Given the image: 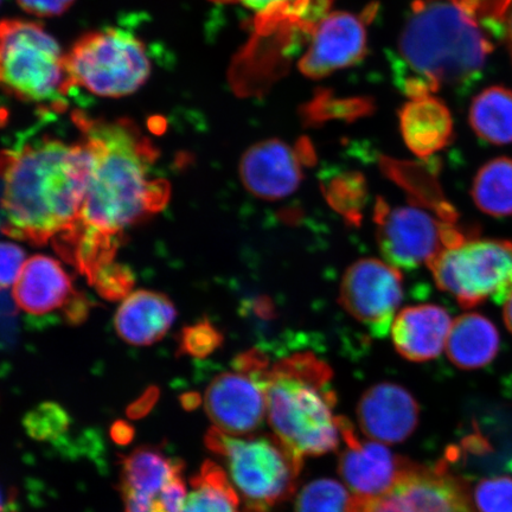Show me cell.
<instances>
[{"label":"cell","instance_id":"1","mask_svg":"<svg viewBox=\"0 0 512 512\" xmlns=\"http://www.w3.org/2000/svg\"><path fill=\"white\" fill-rule=\"evenodd\" d=\"M74 120L89 152L87 187L78 224L56 248L92 283L96 271L113 261L126 230L162 209L170 190L147 178L157 151L130 121L85 113Z\"/></svg>","mask_w":512,"mask_h":512},{"label":"cell","instance_id":"2","mask_svg":"<svg viewBox=\"0 0 512 512\" xmlns=\"http://www.w3.org/2000/svg\"><path fill=\"white\" fill-rule=\"evenodd\" d=\"M89 152L42 138L3 152V232L19 240L54 245L78 224L85 200Z\"/></svg>","mask_w":512,"mask_h":512},{"label":"cell","instance_id":"3","mask_svg":"<svg viewBox=\"0 0 512 512\" xmlns=\"http://www.w3.org/2000/svg\"><path fill=\"white\" fill-rule=\"evenodd\" d=\"M486 29L458 0H413L389 57L395 85L409 99L469 85L494 49Z\"/></svg>","mask_w":512,"mask_h":512},{"label":"cell","instance_id":"4","mask_svg":"<svg viewBox=\"0 0 512 512\" xmlns=\"http://www.w3.org/2000/svg\"><path fill=\"white\" fill-rule=\"evenodd\" d=\"M332 369L312 352H298L270 367L265 380L268 421L275 437L303 459L339 446Z\"/></svg>","mask_w":512,"mask_h":512},{"label":"cell","instance_id":"5","mask_svg":"<svg viewBox=\"0 0 512 512\" xmlns=\"http://www.w3.org/2000/svg\"><path fill=\"white\" fill-rule=\"evenodd\" d=\"M206 445L226 462L230 479L252 510L264 512L296 490L304 460L275 435L235 438L213 427L206 435Z\"/></svg>","mask_w":512,"mask_h":512},{"label":"cell","instance_id":"6","mask_svg":"<svg viewBox=\"0 0 512 512\" xmlns=\"http://www.w3.org/2000/svg\"><path fill=\"white\" fill-rule=\"evenodd\" d=\"M0 47V76L11 95L23 101L64 105L73 88L66 67V55L41 25L3 21Z\"/></svg>","mask_w":512,"mask_h":512},{"label":"cell","instance_id":"7","mask_svg":"<svg viewBox=\"0 0 512 512\" xmlns=\"http://www.w3.org/2000/svg\"><path fill=\"white\" fill-rule=\"evenodd\" d=\"M73 87L102 98H121L137 92L151 74L142 41L131 32L108 28L89 32L66 55Z\"/></svg>","mask_w":512,"mask_h":512},{"label":"cell","instance_id":"8","mask_svg":"<svg viewBox=\"0 0 512 512\" xmlns=\"http://www.w3.org/2000/svg\"><path fill=\"white\" fill-rule=\"evenodd\" d=\"M435 284L463 309L489 299L503 303L512 291V240L480 239L445 249L427 265Z\"/></svg>","mask_w":512,"mask_h":512},{"label":"cell","instance_id":"9","mask_svg":"<svg viewBox=\"0 0 512 512\" xmlns=\"http://www.w3.org/2000/svg\"><path fill=\"white\" fill-rule=\"evenodd\" d=\"M376 240L387 264L415 270L438 254L476 238L475 230L441 220L419 207H390L379 198L374 209Z\"/></svg>","mask_w":512,"mask_h":512},{"label":"cell","instance_id":"10","mask_svg":"<svg viewBox=\"0 0 512 512\" xmlns=\"http://www.w3.org/2000/svg\"><path fill=\"white\" fill-rule=\"evenodd\" d=\"M350 512H477L469 486L446 462L414 465L392 488L376 497L354 496Z\"/></svg>","mask_w":512,"mask_h":512},{"label":"cell","instance_id":"11","mask_svg":"<svg viewBox=\"0 0 512 512\" xmlns=\"http://www.w3.org/2000/svg\"><path fill=\"white\" fill-rule=\"evenodd\" d=\"M403 298L398 268L377 259H361L344 273L339 303L375 337L392 329Z\"/></svg>","mask_w":512,"mask_h":512},{"label":"cell","instance_id":"12","mask_svg":"<svg viewBox=\"0 0 512 512\" xmlns=\"http://www.w3.org/2000/svg\"><path fill=\"white\" fill-rule=\"evenodd\" d=\"M315 162V149L305 137L293 146L279 139H268L243 153L239 175L253 196L264 201H279L298 190L304 170Z\"/></svg>","mask_w":512,"mask_h":512},{"label":"cell","instance_id":"13","mask_svg":"<svg viewBox=\"0 0 512 512\" xmlns=\"http://www.w3.org/2000/svg\"><path fill=\"white\" fill-rule=\"evenodd\" d=\"M376 12V5H369L362 14L335 11L320 19L298 63L300 72L318 80L361 63L368 54V23Z\"/></svg>","mask_w":512,"mask_h":512},{"label":"cell","instance_id":"14","mask_svg":"<svg viewBox=\"0 0 512 512\" xmlns=\"http://www.w3.org/2000/svg\"><path fill=\"white\" fill-rule=\"evenodd\" d=\"M338 425L345 443L338 471L354 496L369 498L384 494L415 465L379 441L358 438L347 418L338 416Z\"/></svg>","mask_w":512,"mask_h":512},{"label":"cell","instance_id":"15","mask_svg":"<svg viewBox=\"0 0 512 512\" xmlns=\"http://www.w3.org/2000/svg\"><path fill=\"white\" fill-rule=\"evenodd\" d=\"M204 402L216 428L235 437L246 435L264 421L265 383L242 371H228L209 384Z\"/></svg>","mask_w":512,"mask_h":512},{"label":"cell","instance_id":"16","mask_svg":"<svg viewBox=\"0 0 512 512\" xmlns=\"http://www.w3.org/2000/svg\"><path fill=\"white\" fill-rule=\"evenodd\" d=\"M361 430L379 443L399 444L411 437L419 422V405L407 389L381 382L362 395L357 406Z\"/></svg>","mask_w":512,"mask_h":512},{"label":"cell","instance_id":"17","mask_svg":"<svg viewBox=\"0 0 512 512\" xmlns=\"http://www.w3.org/2000/svg\"><path fill=\"white\" fill-rule=\"evenodd\" d=\"M451 326V317L444 307L425 304L400 311L390 331L399 355L420 363L432 361L443 352Z\"/></svg>","mask_w":512,"mask_h":512},{"label":"cell","instance_id":"18","mask_svg":"<svg viewBox=\"0 0 512 512\" xmlns=\"http://www.w3.org/2000/svg\"><path fill=\"white\" fill-rule=\"evenodd\" d=\"M177 312L162 293L140 290L128 294L114 317V328L124 342L136 347L155 344L168 334Z\"/></svg>","mask_w":512,"mask_h":512},{"label":"cell","instance_id":"19","mask_svg":"<svg viewBox=\"0 0 512 512\" xmlns=\"http://www.w3.org/2000/svg\"><path fill=\"white\" fill-rule=\"evenodd\" d=\"M73 293L70 278L60 262L46 255L28 259L12 286L19 309L35 316L60 309Z\"/></svg>","mask_w":512,"mask_h":512},{"label":"cell","instance_id":"20","mask_svg":"<svg viewBox=\"0 0 512 512\" xmlns=\"http://www.w3.org/2000/svg\"><path fill=\"white\" fill-rule=\"evenodd\" d=\"M183 467L181 460L165 456L157 447H139L121 463V495L168 512L162 494L172 480L182 476Z\"/></svg>","mask_w":512,"mask_h":512},{"label":"cell","instance_id":"21","mask_svg":"<svg viewBox=\"0 0 512 512\" xmlns=\"http://www.w3.org/2000/svg\"><path fill=\"white\" fill-rule=\"evenodd\" d=\"M400 131L409 150L420 158H430L453 140L451 112L434 95L412 98L399 112Z\"/></svg>","mask_w":512,"mask_h":512},{"label":"cell","instance_id":"22","mask_svg":"<svg viewBox=\"0 0 512 512\" xmlns=\"http://www.w3.org/2000/svg\"><path fill=\"white\" fill-rule=\"evenodd\" d=\"M498 330L490 319L479 313H465L451 326L446 343L448 360L462 370L488 366L499 351Z\"/></svg>","mask_w":512,"mask_h":512},{"label":"cell","instance_id":"23","mask_svg":"<svg viewBox=\"0 0 512 512\" xmlns=\"http://www.w3.org/2000/svg\"><path fill=\"white\" fill-rule=\"evenodd\" d=\"M382 165L388 177L394 179L411 195V201L416 204V207L421 206L432 210L433 214L446 222H459L456 209L445 200L439 188L437 164L402 163L386 159L383 160Z\"/></svg>","mask_w":512,"mask_h":512},{"label":"cell","instance_id":"24","mask_svg":"<svg viewBox=\"0 0 512 512\" xmlns=\"http://www.w3.org/2000/svg\"><path fill=\"white\" fill-rule=\"evenodd\" d=\"M469 119L472 130L484 142L512 144V91L499 86L484 89L473 99Z\"/></svg>","mask_w":512,"mask_h":512},{"label":"cell","instance_id":"25","mask_svg":"<svg viewBox=\"0 0 512 512\" xmlns=\"http://www.w3.org/2000/svg\"><path fill=\"white\" fill-rule=\"evenodd\" d=\"M471 195L484 214L512 216V158L498 157L484 164L473 179Z\"/></svg>","mask_w":512,"mask_h":512},{"label":"cell","instance_id":"26","mask_svg":"<svg viewBox=\"0 0 512 512\" xmlns=\"http://www.w3.org/2000/svg\"><path fill=\"white\" fill-rule=\"evenodd\" d=\"M191 491L181 512H239V496L222 467L204 463L191 479Z\"/></svg>","mask_w":512,"mask_h":512},{"label":"cell","instance_id":"27","mask_svg":"<svg viewBox=\"0 0 512 512\" xmlns=\"http://www.w3.org/2000/svg\"><path fill=\"white\" fill-rule=\"evenodd\" d=\"M322 191L330 207L341 215L349 226H360L368 194L366 179L360 172H341L324 181Z\"/></svg>","mask_w":512,"mask_h":512},{"label":"cell","instance_id":"28","mask_svg":"<svg viewBox=\"0 0 512 512\" xmlns=\"http://www.w3.org/2000/svg\"><path fill=\"white\" fill-rule=\"evenodd\" d=\"M352 499L335 479L320 478L304 486L296 499V512H350Z\"/></svg>","mask_w":512,"mask_h":512},{"label":"cell","instance_id":"29","mask_svg":"<svg viewBox=\"0 0 512 512\" xmlns=\"http://www.w3.org/2000/svg\"><path fill=\"white\" fill-rule=\"evenodd\" d=\"M370 111L369 100L336 99L322 92L303 108L302 114L305 124L315 126L336 119L352 121L369 114Z\"/></svg>","mask_w":512,"mask_h":512},{"label":"cell","instance_id":"30","mask_svg":"<svg viewBox=\"0 0 512 512\" xmlns=\"http://www.w3.org/2000/svg\"><path fill=\"white\" fill-rule=\"evenodd\" d=\"M70 418L66 409L55 402H44L32 409L23 420L29 437L38 441H53L67 432Z\"/></svg>","mask_w":512,"mask_h":512},{"label":"cell","instance_id":"31","mask_svg":"<svg viewBox=\"0 0 512 512\" xmlns=\"http://www.w3.org/2000/svg\"><path fill=\"white\" fill-rule=\"evenodd\" d=\"M477 512H512V478L498 476L480 480L473 491Z\"/></svg>","mask_w":512,"mask_h":512},{"label":"cell","instance_id":"32","mask_svg":"<svg viewBox=\"0 0 512 512\" xmlns=\"http://www.w3.org/2000/svg\"><path fill=\"white\" fill-rule=\"evenodd\" d=\"M223 343L221 332L209 322H200L184 328L179 339L181 354L204 358L219 349Z\"/></svg>","mask_w":512,"mask_h":512},{"label":"cell","instance_id":"33","mask_svg":"<svg viewBox=\"0 0 512 512\" xmlns=\"http://www.w3.org/2000/svg\"><path fill=\"white\" fill-rule=\"evenodd\" d=\"M91 284L101 297L107 300H120L131 294L134 278L127 267L112 261L96 271Z\"/></svg>","mask_w":512,"mask_h":512},{"label":"cell","instance_id":"34","mask_svg":"<svg viewBox=\"0 0 512 512\" xmlns=\"http://www.w3.org/2000/svg\"><path fill=\"white\" fill-rule=\"evenodd\" d=\"M0 251H2V271H0L2 286L3 288L12 287L21 274L27 259H25L23 249L12 242H3Z\"/></svg>","mask_w":512,"mask_h":512},{"label":"cell","instance_id":"35","mask_svg":"<svg viewBox=\"0 0 512 512\" xmlns=\"http://www.w3.org/2000/svg\"><path fill=\"white\" fill-rule=\"evenodd\" d=\"M460 4L478 16L485 23H498L512 0H458Z\"/></svg>","mask_w":512,"mask_h":512},{"label":"cell","instance_id":"36","mask_svg":"<svg viewBox=\"0 0 512 512\" xmlns=\"http://www.w3.org/2000/svg\"><path fill=\"white\" fill-rule=\"evenodd\" d=\"M75 0H17L21 8L38 17H55L68 10Z\"/></svg>","mask_w":512,"mask_h":512},{"label":"cell","instance_id":"37","mask_svg":"<svg viewBox=\"0 0 512 512\" xmlns=\"http://www.w3.org/2000/svg\"><path fill=\"white\" fill-rule=\"evenodd\" d=\"M220 4H242L246 8L258 11L260 16L272 14V12L286 8L296 0H211Z\"/></svg>","mask_w":512,"mask_h":512},{"label":"cell","instance_id":"38","mask_svg":"<svg viewBox=\"0 0 512 512\" xmlns=\"http://www.w3.org/2000/svg\"><path fill=\"white\" fill-rule=\"evenodd\" d=\"M66 318L69 323L79 324L86 319L88 303L82 294L73 293L66 305L63 306Z\"/></svg>","mask_w":512,"mask_h":512},{"label":"cell","instance_id":"39","mask_svg":"<svg viewBox=\"0 0 512 512\" xmlns=\"http://www.w3.org/2000/svg\"><path fill=\"white\" fill-rule=\"evenodd\" d=\"M158 395L159 392L157 388L147 390L142 398L132 403L130 408L127 409L128 416H130L131 419L143 418V416L149 413L151 408L155 406Z\"/></svg>","mask_w":512,"mask_h":512},{"label":"cell","instance_id":"40","mask_svg":"<svg viewBox=\"0 0 512 512\" xmlns=\"http://www.w3.org/2000/svg\"><path fill=\"white\" fill-rule=\"evenodd\" d=\"M111 437L115 444L128 445L134 438L133 427L128 422L119 420L111 428Z\"/></svg>","mask_w":512,"mask_h":512},{"label":"cell","instance_id":"41","mask_svg":"<svg viewBox=\"0 0 512 512\" xmlns=\"http://www.w3.org/2000/svg\"><path fill=\"white\" fill-rule=\"evenodd\" d=\"M498 23L502 25L503 35L505 37V41H507L512 59V2L508 5V8L504 10Z\"/></svg>","mask_w":512,"mask_h":512},{"label":"cell","instance_id":"42","mask_svg":"<svg viewBox=\"0 0 512 512\" xmlns=\"http://www.w3.org/2000/svg\"><path fill=\"white\" fill-rule=\"evenodd\" d=\"M503 319L505 326L512 335V291L508 294V297L503 302Z\"/></svg>","mask_w":512,"mask_h":512},{"label":"cell","instance_id":"43","mask_svg":"<svg viewBox=\"0 0 512 512\" xmlns=\"http://www.w3.org/2000/svg\"><path fill=\"white\" fill-rule=\"evenodd\" d=\"M182 406L185 409H195L200 405L201 398L198 396V394L195 393H188L182 396Z\"/></svg>","mask_w":512,"mask_h":512},{"label":"cell","instance_id":"44","mask_svg":"<svg viewBox=\"0 0 512 512\" xmlns=\"http://www.w3.org/2000/svg\"><path fill=\"white\" fill-rule=\"evenodd\" d=\"M15 496L16 494L12 489H10L9 492L4 491L3 508H9V510L3 509V512H16V510H14Z\"/></svg>","mask_w":512,"mask_h":512}]
</instances>
